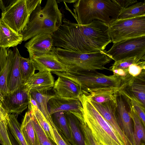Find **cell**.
<instances>
[{
	"instance_id": "36",
	"label": "cell",
	"mask_w": 145,
	"mask_h": 145,
	"mask_svg": "<svg viewBox=\"0 0 145 145\" xmlns=\"http://www.w3.org/2000/svg\"><path fill=\"white\" fill-rule=\"evenodd\" d=\"M8 120L9 118L0 121V137L5 145H12L8 132Z\"/></svg>"
},
{
	"instance_id": "41",
	"label": "cell",
	"mask_w": 145,
	"mask_h": 145,
	"mask_svg": "<svg viewBox=\"0 0 145 145\" xmlns=\"http://www.w3.org/2000/svg\"><path fill=\"white\" fill-rule=\"evenodd\" d=\"M9 114L0 101V121L8 119Z\"/></svg>"
},
{
	"instance_id": "22",
	"label": "cell",
	"mask_w": 145,
	"mask_h": 145,
	"mask_svg": "<svg viewBox=\"0 0 145 145\" xmlns=\"http://www.w3.org/2000/svg\"><path fill=\"white\" fill-rule=\"evenodd\" d=\"M64 113L73 141V145H85L84 137L78 118L71 112H64Z\"/></svg>"
},
{
	"instance_id": "24",
	"label": "cell",
	"mask_w": 145,
	"mask_h": 145,
	"mask_svg": "<svg viewBox=\"0 0 145 145\" xmlns=\"http://www.w3.org/2000/svg\"><path fill=\"white\" fill-rule=\"evenodd\" d=\"M118 89H101L84 93L90 100L98 103L109 101H116V96Z\"/></svg>"
},
{
	"instance_id": "1",
	"label": "cell",
	"mask_w": 145,
	"mask_h": 145,
	"mask_svg": "<svg viewBox=\"0 0 145 145\" xmlns=\"http://www.w3.org/2000/svg\"><path fill=\"white\" fill-rule=\"evenodd\" d=\"M63 24L55 34L57 47L79 53L95 52L105 50L112 42L108 26L97 20L82 25L63 19Z\"/></svg>"
},
{
	"instance_id": "31",
	"label": "cell",
	"mask_w": 145,
	"mask_h": 145,
	"mask_svg": "<svg viewBox=\"0 0 145 145\" xmlns=\"http://www.w3.org/2000/svg\"><path fill=\"white\" fill-rule=\"evenodd\" d=\"M31 110L38 123L46 135L53 141L57 143L52 127L38 108L36 107Z\"/></svg>"
},
{
	"instance_id": "44",
	"label": "cell",
	"mask_w": 145,
	"mask_h": 145,
	"mask_svg": "<svg viewBox=\"0 0 145 145\" xmlns=\"http://www.w3.org/2000/svg\"><path fill=\"white\" fill-rule=\"evenodd\" d=\"M77 0H60L56 1L57 3H59L60 2H66L68 3H75Z\"/></svg>"
},
{
	"instance_id": "2",
	"label": "cell",
	"mask_w": 145,
	"mask_h": 145,
	"mask_svg": "<svg viewBox=\"0 0 145 145\" xmlns=\"http://www.w3.org/2000/svg\"><path fill=\"white\" fill-rule=\"evenodd\" d=\"M39 4L31 14L26 26L20 34L25 41L41 33L52 35L62 24L63 14L56 0H48L43 8Z\"/></svg>"
},
{
	"instance_id": "20",
	"label": "cell",
	"mask_w": 145,
	"mask_h": 145,
	"mask_svg": "<svg viewBox=\"0 0 145 145\" xmlns=\"http://www.w3.org/2000/svg\"><path fill=\"white\" fill-rule=\"evenodd\" d=\"M21 131L27 145H40L31 119V110L25 113L21 126Z\"/></svg>"
},
{
	"instance_id": "35",
	"label": "cell",
	"mask_w": 145,
	"mask_h": 145,
	"mask_svg": "<svg viewBox=\"0 0 145 145\" xmlns=\"http://www.w3.org/2000/svg\"><path fill=\"white\" fill-rule=\"evenodd\" d=\"M128 73L131 77H135L145 70V60H141L132 64L128 68Z\"/></svg>"
},
{
	"instance_id": "37",
	"label": "cell",
	"mask_w": 145,
	"mask_h": 145,
	"mask_svg": "<svg viewBox=\"0 0 145 145\" xmlns=\"http://www.w3.org/2000/svg\"><path fill=\"white\" fill-rule=\"evenodd\" d=\"M110 71L113 72V74L120 78L121 80V82L127 80L131 78L129 74L128 68L113 69Z\"/></svg>"
},
{
	"instance_id": "23",
	"label": "cell",
	"mask_w": 145,
	"mask_h": 145,
	"mask_svg": "<svg viewBox=\"0 0 145 145\" xmlns=\"http://www.w3.org/2000/svg\"><path fill=\"white\" fill-rule=\"evenodd\" d=\"M118 93L122 96L129 106L133 108L145 126V106L129 91L123 88L119 89Z\"/></svg>"
},
{
	"instance_id": "19",
	"label": "cell",
	"mask_w": 145,
	"mask_h": 145,
	"mask_svg": "<svg viewBox=\"0 0 145 145\" xmlns=\"http://www.w3.org/2000/svg\"><path fill=\"white\" fill-rule=\"evenodd\" d=\"M14 61L9 71L7 80V86L9 92H12L18 89L23 84L19 68L21 55L17 47L14 51Z\"/></svg>"
},
{
	"instance_id": "45",
	"label": "cell",
	"mask_w": 145,
	"mask_h": 145,
	"mask_svg": "<svg viewBox=\"0 0 145 145\" xmlns=\"http://www.w3.org/2000/svg\"><path fill=\"white\" fill-rule=\"evenodd\" d=\"M61 135L63 138L66 141V142L67 144L68 145H73L69 143L66 139V138L62 134H61Z\"/></svg>"
},
{
	"instance_id": "11",
	"label": "cell",
	"mask_w": 145,
	"mask_h": 145,
	"mask_svg": "<svg viewBox=\"0 0 145 145\" xmlns=\"http://www.w3.org/2000/svg\"><path fill=\"white\" fill-rule=\"evenodd\" d=\"M116 101L115 112L118 122L131 145H135L132 120L129 114V106L118 91L116 95Z\"/></svg>"
},
{
	"instance_id": "33",
	"label": "cell",
	"mask_w": 145,
	"mask_h": 145,
	"mask_svg": "<svg viewBox=\"0 0 145 145\" xmlns=\"http://www.w3.org/2000/svg\"><path fill=\"white\" fill-rule=\"evenodd\" d=\"M79 121L84 137L85 145H100L94 137L84 120Z\"/></svg>"
},
{
	"instance_id": "29",
	"label": "cell",
	"mask_w": 145,
	"mask_h": 145,
	"mask_svg": "<svg viewBox=\"0 0 145 145\" xmlns=\"http://www.w3.org/2000/svg\"><path fill=\"white\" fill-rule=\"evenodd\" d=\"M8 128L19 145H27L21 131V124L14 114H10L7 124Z\"/></svg>"
},
{
	"instance_id": "32",
	"label": "cell",
	"mask_w": 145,
	"mask_h": 145,
	"mask_svg": "<svg viewBox=\"0 0 145 145\" xmlns=\"http://www.w3.org/2000/svg\"><path fill=\"white\" fill-rule=\"evenodd\" d=\"M31 119L40 145H57L46 135L37 121L32 110Z\"/></svg>"
},
{
	"instance_id": "25",
	"label": "cell",
	"mask_w": 145,
	"mask_h": 145,
	"mask_svg": "<svg viewBox=\"0 0 145 145\" xmlns=\"http://www.w3.org/2000/svg\"><path fill=\"white\" fill-rule=\"evenodd\" d=\"M50 115L57 130L63 135L69 143L73 145V141L64 112H56Z\"/></svg>"
},
{
	"instance_id": "8",
	"label": "cell",
	"mask_w": 145,
	"mask_h": 145,
	"mask_svg": "<svg viewBox=\"0 0 145 145\" xmlns=\"http://www.w3.org/2000/svg\"><path fill=\"white\" fill-rule=\"evenodd\" d=\"M107 52L114 61L132 57L145 60V36L113 43Z\"/></svg>"
},
{
	"instance_id": "30",
	"label": "cell",
	"mask_w": 145,
	"mask_h": 145,
	"mask_svg": "<svg viewBox=\"0 0 145 145\" xmlns=\"http://www.w3.org/2000/svg\"><path fill=\"white\" fill-rule=\"evenodd\" d=\"M19 68L23 84H26L30 78L35 73L34 65L29 57L25 58L21 56Z\"/></svg>"
},
{
	"instance_id": "27",
	"label": "cell",
	"mask_w": 145,
	"mask_h": 145,
	"mask_svg": "<svg viewBox=\"0 0 145 145\" xmlns=\"http://www.w3.org/2000/svg\"><path fill=\"white\" fill-rule=\"evenodd\" d=\"M145 16V3L137 2L121 10L117 19L123 20Z\"/></svg>"
},
{
	"instance_id": "46",
	"label": "cell",
	"mask_w": 145,
	"mask_h": 145,
	"mask_svg": "<svg viewBox=\"0 0 145 145\" xmlns=\"http://www.w3.org/2000/svg\"><path fill=\"white\" fill-rule=\"evenodd\" d=\"M0 144L2 145H5L0 137Z\"/></svg>"
},
{
	"instance_id": "39",
	"label": "cell",
	"mask_w": 145,
	"mask_h": 145,
	"mask_svg": "<svg viewBox=\"0 0 145 145\" xmlns=\"http://www.w3.org/2000/svg\"><path fill=\"white\" fill-rule=\"evenodd\" d=\"M120 7L121 10L126 8L138 2L137 0H113Z\"/></svg>"
},
{
	"instance_id": "43",
	"label": "cell",
	"mask_w": 145,
	"mask_h": 145,
	"mask_svg": "<svg viewBox=\"0 0 145 145\" xmlns=\"http://www.w3.org/2000/svg\"><path fill=\"white\" fill-rule=\"evenodd\" d=\"M8 132L9 138L12 145H19L16 139L10 132L8 128Z\"/></svg>"
},
{
	"instance_id": "7",
	"label": "cell",
	"mask_w": 145,
	"mask_h": 145,
	"mask_svg": "<svg viewBox=\"0 0 145 145\" xmlns=\"http://www.w3.org/2000/svg\"><path fill=\"white\" fill-rule=\"evenodd\" d=\"M108 33L113 43L145 36V16L116 19L108 25Z\"/></svg>"
},
{
	"instance_id": "14",
	"label": "cell",
	"mask_w": 145,
	"mask_h": 145,
	"mask_svg": "<svg viewBox=\"0 0 145 145\" xmlns=\"http://www.w3.org/2000/svg\"><path fill=\"white\" fill-rule=\"evenodd\" d=\"M24 47L30 59L34 55L49 53L54 47L52 35L43 33L36 35L26 43Z\"/></svg>"
},
{
	"instance_id": "4",
	"label": "cell",
	"mask_w": 145,
	"mask_h": 145,
	"mask_svg": "<svg viewBox=\"0 0 145 145\" xmlns=\"http://www.w3.org/2000/svg\"><path fill=\"white\" fill-rule=\"evenodd\" d=\"M84 109V120L96 140L100 145H125L113 129L82 93L78 98Z\"/></svg>"
},
{
	"instance_id": "26",
	"label": "cell",
	"mask_w": 145,
	"mask_h": 145,
	"mask_svg": "<svg viewBox=\"0 0 145 145\" xmlns=\"http://www.w3.org/2000/svg\"><path fill=\"white\" fill-rule=\"evenodd\" d=\"M129 114L134 123L133 136L135 145H142L145 139V129L140 119L133 108L129 106Z\"/></svg>"
},
{
	"instance_id": "9",
	"label": "cell",
	"mask_w": 145,
	"mask_h": 145,
	"mask_svg": "<svg viewBox=\"0 0 145 145\" xmlns=\"http://www.w3.org/2000/svg\"><path fill=\"white\" fill-rule=\"evenodd\" d=\"M29 92L23 84L14 91L0 95V101L9 114H20L28 107Z\"/></svg>"
},
{
	"instance_id": "16",
	"label": "cell",
	"mask_w": 145,
	"mask_h": 145,
	"mask_svg": "<svg viewBox=\"0 0 145 145\" xmlns=\"http://www.w3.org/2000/svg\"><path fill=\"white\" fill-rule=\"evenodd\" d=\"M54 82L51 72L44 71L34 74L25 84L29 91L47 92L53 87Z\"/></svg>"
},
{
	"instance_id": "12",
	"label": "cell",
	"mask_w": 145,
	"mask_h": 145,
	"mask_svg": "<svg viewBox=\"0 0 145 145\" xmlns=\"http://www.w3.org/2000/svg\"><path fill=\"white\" fill-rule=\"evenodd\" d=\"M49 101L47 108L50 115L58 112H70L84 114L82 104L78 98H66L56 96Z\"/></svg>"
},
{
	"instance_id": "18",
	"label": "cell",
	"mask_w": 145,
	"mask_h": 145,
	"mask_svg": "<svg viewBox=\"0 0 145 145\" xmlns=\"http://www.w3.org/2000/svg\"><path fill=\"white\" fill-rule=\"evenodd\" d=\"M23 41L21 34L14 31L0 19V47L7 48L14 47Z\"/></svg>"
},
{
	"instance_id": "34",
	"label": "cell",
	"mask_w": 145,
	"mask_h": 145,
	"mask_svg": "<svg viewBox=\"0 0 145 145\" xmlns=\"http://www.w3.org/2000/svg\"><path fill=\"white\" fill-rule=\"evenodd\" d=\"M141 60H143L137 57H132L124 59L114 61V63L110 67L109 69V71H110L113 69H126L128 68L132 64L137 63Z\"/></svg>"
},
{
	"instance_id": "40",
	"label": "cell",
	"mask_w": 145,
	"mask_h": 145,
	"mask_svg": "<svg viewBox=\"0 0 145 145\" xmlns=\"http://www.w3.org/2000/svg\"><path fill=\"white\" fill-rule=\"evenodd\" d=\"M52 128L57 145H68L56 128V127Z\"/></svg>"
},
{
	"instance_id": "17",
	"label": "cell",
	"mask_w": 145,
	"mask_h": 145,
	"mask_svg": "<svg viewBox=\"0 0 145 145\" xmlns=\"http://www.w3.org/2000/svg\"><path fill=\"white\" fill-rule=\"evenodd\" d=\"M129 91L145 106V70L135 77L122 82L119 89Z\"/></svg>"
},
{
	"instance_id": "38",
	"label": "cell",
	"mask_w": 145,
	"mask_h": 145,
	"mask_svg": "<svg viewBox=\"0 0 145 145\" xmlns=\"http://www.w3.org/2000/svg\"><path fill=\"white\" fill-rule=\"evenodd\" d=\"M8 48L0 47V76L3 71L6 63Z\"/></svg>"
},
{
	"instance_id": "13",
	"label": "cell",
	"mask_w": 145,
	"mask_h": 145,
	"mask_svg": "<svg viewBox=\"0 0 145 145\" xmlns=\"http://www.w3.org/2000/svg\"><path fill=\"white\" fill-rule=\"evenodd\" d=\"M31 59L36 70L39 71H47L51 72H64L67 71L65 66L58 59L53 49L48 53L34 55Z\"/></svg>"
},
{
	"instance_id": "42",
	"label": "cell",
	"mask_w": 145,
	"mask_h": 145,
	"mask_svg": "<svg viewBox=\"0 0 145 145\" xmlns=\"http://www.w3.org/2000/svg\"><path fill=\"white\" fill-rule=\"evenodd\" d=\"M28 110H31L37 107L38 106L36 101L29 94L28 101Z\"/></svg>"
},
{
	"instance_id": "10",
	"label": "cell",
	"mask_w": 145,
	"mask_h": 145,
	"mask_svg": "<svg viewBox=\"0 0 145 145\" xmlns=\"http://www.w3.org/2000/svg\"><path fill=\"white\" fill-rule=\"evenodd\" d=\"M90 101L96 109L111 126L116 135L125 145H131L118 122L115 112L116 101L98 103Z\"/></svg>"
},
{
	"instance_id": "3",
	"label": "cell",
	"mask_w": 145,
	"mask_h": 145,
	"mask_svg": "<svg viewBox=\"0 0 145 145\" xmlns=\"http://www.w3.org/2000/svg\"><path fill=\"white\" fill-rule=\"evenodd\" d=\"M73 7L74 16L77 24L82 25L97 20L108 26L121 11L113 0H77Z\"/></svg>"
},
{
	"instance_id": "21",
	"label": "cell",
	"mask_w": 145,
	"mask_h": 145,
	"mask_svg": "<svg viewBox=\"0 0 145 145\" xmlns=\"http://www.w3.org/2000/svg\"><path fill=\"white\" fill-rule=\"evenodd\" d=\"M47 92H40L35 90H30L29 94L37 102L38 108L42 112L47 121L52 128L56 127L51 116L48 112L47 105L49 100L54 95L48 94Z\"/></svg>"
},
{
	"instance_id": "28",
	"label": "cell",
	"mask_w": 145,
	"mask_h": 145,
	"mask_svg": "<svg viewBox=\"0 0 145 145\" xmlns=\"http://www.w3.org/2000/svg\"><path fill=\"white\" fill-rule=\"evenodd\" d=\"M8 56L6 63L2 73L0 76V95L9 92L7 84L8 73L13 63L14 56V51L8 49Z\"/></svg>"
},
{
	"instance_id": "5",
	"label": "cell",
	"mask_w": 145,
	"mask_h": 145,
	"mask_svg": "<svg viewBox=\"0 0 145 145\" xmlns=\"http://www.w3.org/2000/svg\"><path fill=\"white\" fill-rule=\"evenodd\" d=\"M42 0H0L1 19L10 28L20 33L26 27L32 12Z\"/></svg>"
},
{
	"instance_id": "6",
	"label": "cell",
	"mask_w": 145,
	"mask_h": 145,
	"mask_svg": "<svg viewBox=\"0 0 145 145\" xmlns=\"http://www.w3.org/2000/svg\"><path fill=\"white\" fill-rule=\"evenodd\" d=\"M52 72L76 83L83 93L103 89H118L121 83V79L114 74L107 75L96 71Z\"/></svg>"
},
{
	"instance_id": "15",
	"label": "cell",
	"mask_w": 145,
	"mask_h": 145,
	"mask_svg": "<svg viewBox=\"0 0 145 145\" xmlns=\"http://www.w3.org/2000/svg\"><path fill=\"white\" fill-rule=\"evenodd\" d=\"M54 95L66 98H78L83 93L76 83L68 78L58 76L53 87Z\"/></svg>"
}]
</instances>
